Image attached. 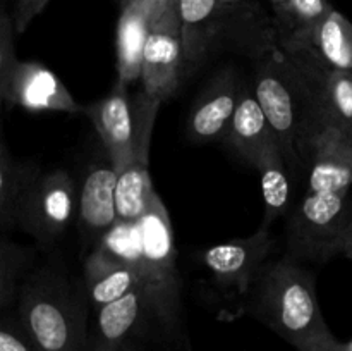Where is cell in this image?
<instances>
[{
    "mask_svg": "<svg viewBox=\"0 0 352 351\" xmlns=\"http://www.w3.org/2000/svg\"><path fill=\"white\" fill-rule=\"evenodd\" d=\"M342 255H346L347 258L352 260V217L346 227V233H344V240H342Z\"/></svg>",
    "mask_w": 352,
    "mask_h": 351,
    "instance_id": "cell-31",
    "label": "cell"
},
{
    "mask_svg": "<svg viewBox=\"0 0 352 351\" xmlns=\"http://www.w3.org/2000/svg\"><path fill=\"white\" fill-rule=\"evenodd\" d=\"M78 200L74 181L67 171L43 172L21 205L17 227L33 236L41 248L54 246L71 226Z\"/></svg>",
    "mask_w": 352,
    "mask_h": 351,
    "instance_id": "cell-8",
    "label": "cell"
},
{
    "mask_svg": "<svg viewBox=\"0 0 352 351\" xmlns=\"http://www.w3.org/2000/svg\"><path fill=\"white\" fill-rule=\"evenodd\" d=\"M117 2H119V6H120V3H122V2H124V0H117Z\"/></svg>",
    "mask_w": 352,
    "mask_h": 351,
    "instance_id": "cell-33",
    "label": "cell"
},
{
    "mask_svg": "<svg viewBox=\"0 0 352 351\" xmlns=\"http://www.w3.org/2000/svg\"><path fill=\"white\" fill-rule=\"evenodd\" d=\"M298 351H347L346 344H342L340 341H337L333 337V334L330 336L322 337V339H316L313 343L306 344V346L299 348Z\"/></svg>",
    "mask_w": 352,
    "mask_h": 351,
    "instance_id": "cell-29",
    "label": "cell"
},
{
    "mask_svg": "<svg viewBox=\"0 0 352 351\" xmlns=\"http://www.w3.org/2000/svg\"><path fill=\"white\" fill-rule=\"evenodd\" d=\"M222 45L246 52L253 58L278 48L274 16L260 0H220Z\"/></svg>",
    "mask_w": 352,
    "mask_h": 351,
    "instance_id": "cell-14",
    "label": "cell"
},
{
    "mask_svg": "<svg viewBox=\"0 0 352 351\" xmlns=\"http://www.w3.org/2000/svg\"><path fill=\"white\" fill-rule=\"evenodd\" d=\"M48 2L50 0H14L12 21L16 26V33H24L34 21V17L43 12Z\"/></svg>",
    "mask_w": 352,
    "mask_h": 351,
    "instance_id": "cell-27",
    "label": "cell"
},
{
    "mask_svg": "<svg viewBox=\"0 0 352 351\" xmlns=\"http://www.w3.org/2000/svg\"><path fill=\"white\" fill-rule=\"evenodd\" d=\"M241 315L256 319L296 350L332 334L320 308L315 275L291 255L261 265Z\"/></svg>",
    "mask_w": 352,
    "mask_h": 351,
    "instance_id": "cell-4",
    "label": "cell"
},
{
    "mask_svg": "<svg viewBox=\"0 0 352 351\" xmlns=\"http://www.w3.org/2000/svg\"><path fill=\"white\" fill-rule=\"evenodd\" d=\"M280 52L311 85L330 126L352 136V71L329 69L306 47Z\"/></svg>",
    "mask_w": 352,
    "mask_h": 351,
    "instance_id": "cell-12",
    "label": "cell"
},
{
    "mask_svg": "<svg viewBox=\"0 0 352 351\" xmlns=\"http://www.w3.org/2000/svg\"><path fill=\"white\" fill-rule=\"evenodd\" d=\"M158 107L160 103L151 102L143 93H140L136 107H134L136 145H134L133 160L127 167L117 172L116 206L119 222H140L150 205L151 195L155 193L150 172H148V158H150L151 129H153Z\"/></svg>",
    "mask_w": 352,
    "mask_h": 351,
    "instance_id": "cell-10",
    "label": "cell"
},
{
    "mask_svg": "<svg viewBox=\"0 0 352 351\" xmlns=\"http://www.w3.org/2000/svg\"><path fill=\"white\" fill-rule=\"evenodd\" d=\"M155 19L141 0H124L117 23V81H141L143 54Z\"/></svg>",
    "mask_w": 352,
    "mask_h": 351,
    "instance_id": "cell-17",
    "label": "cell"
},
{
    "mask_svg": "<svg viewBox=\"0 0 352 351\" xmlns=\"http://www.w3.org/2000/svg\"><path fill=\"white\" fill-rule=\"evenodd\" d=\"M256 169L260 172L261 196L265 203V224L261 227L270 229V224L287 212L292 195L289 165L277 143L265 151L258 160Z\"/></svg>",
    "mask_w": 352,
    "mask_h": 351,
    "instance_id": "cell-23",
    "label": "cell"
},
{
    "mask_svg": "<svg viewBox=\"0 0 352 351\" xmlns=\"http://www.w3.org/2000/svg\"><path fill=\"white\" fill-rule=\"evenodd\" d=\"M352 136L330 127L308 167V184L287 224V251L301 262H327L342 253L352 217Z\"/></svg>",
    "mask_w": 352,
    "mask_h": 351,
    "instance_id": "cell-1",
    "label": "cell"
},
{
    "mask_svg": "<svg viewBox=\"0 0 352 351\" xmlns=\"http://www.w3.org/2000/svg\"><path fill=\"white\" fill-rule=\"evenodd\" d=\"M274 246L275 240L270 229L260 227L253 236L215 244L201 253L199 260L208 270L220 296L234 303V317L241 315L244 296Z\"/></svg>",
    "mask_w": 352,
    "mask_h": 351,
    "instance_id": "cell-7",
    "label": "cell"
},
{
    "mask_svg": "<svg viewBox=\"0 0 352 351\" xmlns=\"http://www.w3.org/2000/svg\"><path fill=\"white\" fill-rule=\"evenodd\" d=\"M12 14L0 12V96L7 109L21 107L31 112L81 114L82 105L55 72L36 61H21L16 55Z\"/></svg>",
    "mask_w": 352,
    "mask_h": 351,
    "instance_id": "cell-6",
    "label": "cell"
},
{
    "mask_svg": "<svg viewBox=\"0 0 352 351\" xmlns=\"http://www.w3.org/2000/svg\"><path fill=\"white\" fill-rule=\"evenodd\" d=\"M346 350H347V351H352V341H351V343L346 344Z\"/></svg>",
    "mask_w": 352,
    "mask_h": 351,
    "instance_id": "cell-32",
    "label": "cell"
},
{
    "mask_svg": "<svg viewBox=\"0 0 352 351\" xmlns=\"http://www.w3.org/2000/svg\"><path fill=\"white\" fill-rule=\"evenodd\" d=\"M184 79L222 45L220 0H177Z\"/></svg>",
    "mask_w": 352,
    "mask_h": 351,
    "instance_id": "cell-15",
    "label": "cell"
},
{
    "mask_svg": "<svg viewBox=\"0 0 352 351\" xmlns=\"http://www.w3.org/2000/svg\"><path fill=\"white\" fill-rule=\"evenodd\" d=\"M43 174L40 165L19 160L10 153L6 140L0 147V224L3 234L17 227V213L31 186Z\"/></svg>",
    "mask_w": 352,
    "mask_h": 351,
    "instance_id": "cell-21",
    "label": "cell"
},
{
    "mask_svg": "<svg viewBox=\"0 0 352 351\" xmlns=\"http://www.w3.org/2000/svg\"><path fill=\"white\" fill-rule=\"evenodd\" d=\"M88 351H146L141 341H126V343H100L93 341Z\"/></svg>",
    "mask_w": 352,
    "mask_h": 351,
    "instance_id": "cell-28",
    "label": "cell"
},
{
    "mask_svg": "<svg viewBox=\"0 0 352 351\" xmlns=\"http://www.w3.org/2000/svg\"><path fill=\"white\" fill-rule=\"evenodd\" d=\"M151 339L143 295L138 286L122 298L96 310L95 339L100 343H126Z\"/></svg>",
    "mask_w": 352,
    "mask_h": 351,
    "instance_id": "cell-20",
    "label": "cell"
},
{
    "mask_svg": "<svg viewBox=\"0 0 352 351\" xmlns=\"http://www.w3.org/2000/svg\"><path fill=\"white\" fill-rule=\"evenodd\" d=\"M0 351H41L28 334L19 315H3L0 322Z\"/></svg>",
    "mask_w": 352,
    "mask_h": 351,
    "instance_id": "cell-26",
    "label": "cell"
},
{
    "mask_svg": "<svg viewBox=\"0 0 352 351\" xmlns=\"http://www.w3.org/2000/svg\"><path fill=\"white\" fill-rule=\"evenodd\" d=\"M138 286V265L120 262L100 248H93L85 262V289L95 312L126 296Z\"/></svg>",
    "mask_w": 352,
    "mask_h": 351,
    "instance_id": "cell-19",
    "label": "cell"
},
{
    "mask_svg": "<svg viewBox=\"0 0 352 351\" xmlns=\"http://www.w3.org/2000/svg\"><path fill=\"white\" fill-rule=\"evenodd\" d=\"M33 260V251L19 243H14L3 234L0 243V305L3 310L9 308L14 299L19 298V289L28 270V265Z\"/></svg>",
    "mask_w": 352,
    "mask_h": 351,
    "instance_id": "cell-25",
    "label": "cell"
},
{
    "mask_svg": "<svg viewBox=\"0 0 352 351\" xmlns=\"http://www.w3.org/2000/svg\"><path fill=\"white\" fill-rule=\"evenodd\" d=\"M81 114H85L95 126L105 147L107 157L116 171L119 172L127 167L133 160L136 145V117L126 85L116 81L103 98L82 105Z\"/></svg>",
    "mask_w": 352,
    "mask_h": 351,
    "instance_id": "cell-11",
    "label": "cell"
},
{
    "mask_svg": "<svg viewBox=\"0 0 352 351\" xmlns=\"http://www.w3.org/2000/svg\"><path fill=\"white\" fill-rule=\"evenodd\" d=\"M223 140L254 167L265 151L277 143L253 86H243L239 103Z\"/></svg>",
    "mask_w": 352,
    "mask_h": 351,
    "instance_id": "cell-18",
    "label": "cell"
},
{
    "mask_svg": "<svg viewBox=\"0 0 352 351\" xmlns=\"http://www.w3.org/2000/svg\"><path fill=\"white\" fill-rule=\"evenodd\" d=\"M141 258L138 264L151 341L164 351H192L186 329L181 277L175 264L174 229L157 193L140 219Z\"/></svg>",
    "mask_w": 352,
    "mask_h": 351,
    "instance_id": "cell-3",
    "label": "cell"
},
{
    "mask_svg": "<svg viewBox=\"0 0 352 351\" xmlns=\"http://www.w3.org/2000/svg\"><path fill=\"white\" fill-rule=\"evenodd\" d=\"M117 171L110 160L96 162L86 172L78 200V224L85 246H98L119 222L116 206Z\"/></svg>",
    "mask_w": 352,
    "mask_h": 351,
    "instance_id": "cell-13",
    "label": "cell"
},
{
    "mask_svg": "<svg viewBox=\"0 0 352 351\" xmlns=\"http://www.w3.org/2000/svg\"><path fill=\"white\" fill-rule=\"evenodd\" d=\"M184 79L181 23L177 6H170L151 26L141 67V93L162 103L175 95Z\"/></svg>",
    "mask_w": 352,
    "mask_h": 351,
    "instance_id": "cell-9",
    "label": "cell"
},
{
    "mask_svg": "<svg viewBox=\"0 0 352 351\" xmlns=\"http://www.w3.org/2000/svg\"><path fill=\"white\" fill-rule=\"evenodd\" d=\"M253 88L289 171L308 172L316 145L332 127L311 85L275 48L254 58Z\"/></svg>",
    "mask_w": 352,
    "mask_h": 351,
    "instance_id": "cell-2",
    "label": "cell"
},
{
    "mask_svg": "<svg viewBox=\"0 0 352 351\" xmlns=\"http://www.w3.org/2000/svg\"><path fill=\"white\" fill-rule=\"evenodd\" d=\"M86 299L67 272L48 265L23 279L17 315L41 351H85Z\"/></svg>",
    "mask_w": 352,
    "mask_h": 351,
    "instance_id": "cell-5",
    "label": "cell"
},
{
    "mask_svg": "<svg viewBox=\"0 0 352 351\" xmlns=\"http://www.w3.org/2000/svg\"><path fill=\"white\" fill-rule=\"evenodd\" d=\"M301 47L329 69L352 71V23L339 10H330Z\"/></svg>",
    "mask_w": 352,
    "mask_h": 351,
    "instance_id": "cell-22",
    "label": "cell"
},
{
    "mask_svg": "<svg viewBox=\"0 0 352 351\" xmlns=\"http://www.w3.org/2000/svg\"><path fill=\"white\" fill-rule=\"evenodd\" d=\"M333 10L332 0H291L285 16L275 23L280 50L301 47L311 31Z\"/></svg>",
    "mask_w": 352,
    "mask_h": 351,
    "instance_id": "cell-24",
    "label": "cell"
},
{
    "mask_svg": "<svg viewBox=\"0 0 352 351\" xmlns=\"http://www.w3.org/2000/svg\"><path fill=\"white\" fill-rule=\"evenodd\" d=\"M267 2H268V6H270V9H272L274 23H277V21H280L282 17L285 16V12H287L291 0H267Z\"/></svg>",
    "mask_w": 352,
    "mask_h": 351,
    "instance_id": "cell-30",
    "label": "cell"
},
{
    "mask_svg": "<svg viewBox=\"0 0 352 351\" xmlns=\"http://www.w3.org/2000/svg\"><path fill=\"white\" fill-rule=\"evenodd\" d=\"M243 86L230 71L217 76L192 105L188 133L196 141L223 140L239 103Z\"/></svg>",
    "mask_w": 352,
    "mask_h": 351,
    "instance_id": "cell-16",
    "label": "cell"
}]
</instances>
